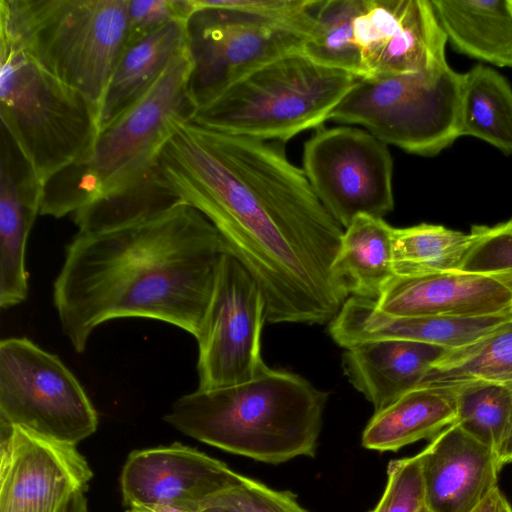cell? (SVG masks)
Returning a JSON list of instances; mask_svg holds the SVG:
<instances>
[{"instance_id": "484cf974", "label": "cell", "mask_w": 512, "mask_h": 512, "mask_svg": "<svg viewBox=\"0 0 512 512\" xmlns=\"http://www.w3.org/2000/svg\"><path fill=\"white\" fill-rule=\"evenodd\" d=\"M472 383L512 386V318L476 341L448 350L433 363L421 385Z\"/></svg>"}, {"instance_id": "9c48e42d", "label": "cell", "mask_w": 512, "mask_h": 512, "mask_svg": "<svg viewBox=\"0 0 512 512\" xmlns=\"http://www.w3.org/2000/svg\"><path fill=\"white\" fill-rule=\"evenodd\" d=\"M0 424L77 445L98 426L84 388L61 359L26 337L0 342Z\"/></svg>"}, {"instance_id": "6da1fadb", "label": "cell", "mask_w": 512, "mask_h": 512, "mask_svg": "<svg viewBox=\"0 0 512 512\" xmlns=\"http://www.w3.org/2000/svg\"><path fill=\"white\" fill-rule=\"evenodd\" d=\"M156 170L178 200L211 221L256 280L266 322L335 318L348 298L331 268L344 230L280 148L182 120Z\"/></svg>"}, {"instance_id": "e0dca14e", "label": "cell", "mask_w": 512, "mask_h": 512, "mask_svg": "<svg viewBox=\"0 0 512 512\" xmlns=\"http://www.w3.org/2000/svg\"><path fill=\"white\" fill-rule=\"evenodd\" d=\"M425 505L430 512H472L497 487V455L456 423L421 452Z\"/></svg>"}, {"instance_id": "d6986e66", "label": "cell", "mask_w": 512, "mask_h": 512, "mask_svg": "<svg viewBox=\"0 0 512 512\" xmlns=\"http://www.w3.org/2000/svg\"><path fill=\"white\" fill-rule=\"evenodd\" d=\"M0 152V306L28 296L26 245L40 214L44 185L2 128Z\"/></svg>"}, {"instance_id": "5bb4252c", "label": "cell", "mask_w": 512, "mask_h": 512, "mask_svg": "<svg viewBox=\"0 0 512 512\" xmlns=\"http://www.w3.org/2000/svg\"><path fill=\"white\" fill-rule=\"evenodd\" d=\"M0 512H60L93 476L76 445L0 424Z\"/></svg>"}, {"instance_id": "7c38bea8", "label": "cell", "mask_w": 512, "mask_h": 512, "mask_svg": "<svg viewBox=\"0 0 512 512\" xmlns=\"http://www.w3.org/2000/svg\"><path fill=\"white\" fill-rule=\"evenodd\" d=\"M186 29L188 93L195 109L263 65L303 52L308 38L247 12L213 7H195Z\"/></svg>"}, {"instance_id": "60d3db41", "label": "cell", "mask_w": 512, "mask_h": 512, "mask_svg": "<svg viewBox=\"0 0 512 512\" xmlns=\"http://www.w3.org/2000/svg\"><path fill=\"white\" fill-rule=\"evenodd\" d=\"M496 512H512V507H511V505L509 504L508 500L506 499V497L503 495L502 492H501L500 497H499V501H498V506H497V511Z\"/></svg>"}, {"instance_id": "603a6c76", "label": "cell", "mask_w": 512, "mask_h": 512, "mask_svg": "<svg viewBox=\"0 0 512 512\" xmlns=\"http://www.w3.org/2000/svg\"><path fill=\"white\" fill-rule=\"evenodd\" d=\"M454 50L512 69L511 0H431Z\"/></svg>"}, {"instance_id": "b9f144b4", "label": "cell", "mask_w": 512, "mask_h": 512, "mask_svg": "<svg viewBox=\"0 0 512 512\" xmlns=\"http://www.w3.org/2000/svg\"><path fill=\"white\" fill-rule=\"evenodd\" d=\"M418 512H430V510L424 503V505L418 510Z\"/></svg>"}, {"instance_id": "836d02e7", "label": "cell", "mask_w": 512, "mask_h": 512, "mask_svg": "<svg viewBox=\"0 0 512 512\" xmlns=\"http://www.w3.org/2000/svg\"><path fill=\"white\" fill-rule=\"evenodd\" d=\"M126 46L173 21H188L195 12L193 0H127Z\"/></svg>"}, {"instance_id": "44dd1931", "label": "cell", "mask_w": 512, "mask_h": 512, "mask_svg": "<svg viewBox=\"0 0 512 512\" xmlns=\"http://www.w3.org/2000/svg\"><path fill=\"white\" fill-rule=\"evenodd\" d=\"M186 23L173 21L125 47L99 108L98 131L137 103L168 64L187 49Z\"/></svg>"}, {"instance_id": "d4e9b609", "label": "cell", "mask_w": 512, "mask_h": 512, "mask_svg": "<svg viewBox=\"0 0 512 512\" xmlns=\"http://www.w3.org/2000/svg\"><path fill=\"white\" fill-rule=\"evenodd\" d=\"M458 134L512 155V86L494 68L477 64L463 73Z\"/></svg>"}, {"instance_id": "ac0fdd59", "label": "cell", "mask_w": 512, "mask_h": 512, "mask_svg": "<svg viewBox=\"0 0 512 512\" xmlns=\"http://www.w3.org/2000/svg\"><path fill=\"white\" fill-rule=\"evenodd\" d=\"M512 318V312L483 317L391 316L379 311L375 300L350 296L330 321L328 331L344 349L357 344L405 339L447 350L466 346Z\"/></svg>"}, {"instance_id": "30bf717a", "label": "cell", "mask_w": 512, "mask_h": 512, "mask_svg": "<svg viewBox=\"0 0 512 512\" xmlns=\"http://www.w3.org/2000/svg\"><path fill=\"white\" fill-rule=\"evenodd\" d=\"M302 164L314 193L342 228L358 215L383 218L394 209L391 153L365 129L318 128L304 144Z\"/></svg>"}, {"instance_id": "3957f363", "label": "cell", "mask_w": 512, "mask_h": 512, "mask_svg": "<svg viewBox=\"0 0 512 512\" xmlns=\"http://www.w3.org/2000/svg\"><path fill=\"white\" fill-rule=\"evenodd\" d=\"M328 392L266 367L251 381L179 397L164 420L219 449L279 464L315 455Z\"/></svg>"}, {"instance_id": "5b68a950", "label": "cell", "mask_w": 512, "mask_h": 512, "mask_svg": "<svg viewBox=\"0 0 512 512\" xmlns=\"http://www.w3.org/2000/svg\"><path fill=\"white\" fill-rule=\"evenodd\" d=\"M0 28L99 108L126 47L127 0H0Z\"/></svg>"}, {"instance_id": "e575fe53", "label": "cell", "mask_w": 512, "mask_h": 512, "mask_svg": "<svg viewBox=\"0 0 512 512\" xmlns=\"http://www.w3.org/2000/svg\"><path fill=\"white\" fill-rule=\"evenodd\" d=\"M242 481L256 512H308L288 491L274 490L246 476H242Z\"/></svg>"}, {"instance_id": "1f68e13d", "label": "cell", "mask_w": 512, "mask_h": 512, "mask_svg": "<svg viewBox=\"0 0 512 512\" xmlns=\"http://www.w3.org/2000/svg\"><path fill=\"white\" fill-rule=\"evenodd\" d=\"M425 503L421 453L392 460L384 493L369 512H418Z\"/></svg>"}, {"instance_id": "d6a6232c", "label": "cell", "mask_w": 512, "mask_h": 512, "mask_svg": "<svg viewBox=\"0 0 512 512\" xmlns=\"http://www.w3.org/2000/svg\"><path fill=\"white\" fill-rule=\"evenodd\" d=\"M473 244L461 271L496 273L512 270V219L494 226L473 225Z\"/></svg>"}, {"instance_id": "2e32d148", "label": "cell", "mask_w": 512, "mask_h": 512, "mask_svg": "<svg viewBox=\"0 0 512 512\" xmlns=\"http://www.w3.org/2000/svg\"><path fill=\"white\" fill-rule=\"evenodd\" d=\"M379 311L400 317H483L512 312V270H461L394 275L375 301Z\"/></svg>"}, {"instance_id": "f1b7e54d", "label": "cell", "mask_w": 512, "mask_h": 512, "mask_svg": "<svg viewBox=\"0 0 512 512\" xmlns=\"http://www.w3.org/2000/svg\"><path fill=\"white\" fill-rule=\"evenodd\" d=\"M358 5L359 0H320L303 53L320 65L361 79V62L353 37Z\"/></svg>"}, {"instance_id": "f546056e", "label": "cell", "mask_w": 512, "mask_h": 512, "mask_svg": "<svg viewBox=\"0 0 512 512\" xmlns=\"http://www.w3.org/2000/svg\"><path fill=\"white\" fill-rule=\"evenodd\" d=\"M452 387L456 400L454 423L497 455L512 417V386L472 383Z\"/></svg>"}, {"instance_id": "4316f807", "label": "cell", "mask_w": 512, "mask_h": 512, "mask_svg": "<svg viewBox=\"0 0 512 512\" xmlns=\"http://www.w3.org/2000/svg\"><path fill=\"white\" fill-rule=\"evenodd\" d=\"M473 241L471 231L465 233L437 224L394 228V275L417 276L459 270Z\"/></svg>"}, {"instance_id": "7bdbcfd3", "label": "cell", "mask_w": 512, "mask_h": 512, "mask_svg": "<svg viewBox=\"0 0 512 512\" xmlns=\"http://www.w3.org/2000/svg\"><path fill=\"white\" fill-rule=\"evenodd\" d=\"M511 6H512V0H511Z\"/></svg>"}, {"instance_id": "74e56055", "label": "cell", "mask_w": 512, "mask_h": 512, "mask_svg": "<svg viewBox=\"0 0 512 512\" xmlns=\"http://www.w3.org/2000/svg\"><path fill=\"white\" fill-rule=\"evenodd\" d=\"M85 492L79 491L72 496L60 512H89Z\"/></svg>"}, {"instance_id": "7402d4cb", "label": "cell", "mask_w": 512, "mask_h": 512, "mask_svg": "<svg viewBox=\"0 0 512 512\" xmlns=\"http://www.w3.org/2000/svg\"><path fill=\"white\" fill-rule=\"evenodd\" d=\"M456 419L453 387L421 385L374 412L362 434L366 449L398 451L421 439H433Z\"/></svg>"}, {"instance_id": "8d00e7d4", "label": "cell", "mask_w": 512, "mask_h": 512, "mask_svg": "<svg viewBox=\"0 0 512 512\" xmlns=\"http://www.w3.org/2000/svg\"><path fill=\"white\" fill-rule=\"evenodd\" d=\"M497 459L501 467L512 462V417L506 437L497 453Z\"/></svg>"}, {"instance_id": "52a82bcc", "label": "cell", "mask_w": 512, "mask_h": 512, "mask_svg": "<svg viewBox=\"0 0 512 512\" xmlns=\"http://www.w3.org/2000/svg\"><path fill=\"white\" fill-rule=\"evenodd\" d=\"M2 128L44 185L82 162L98 135V109L40 67L0 28Z\"/></svg>"}, {"instance_id": "9a60e30c", "label": "cell", "mask_w": 512, "mask_h": 512, "mask_svg": "<svg viewBox=\"0 0 512 512\" xmlns=\"http://www.w3.org/2000/svg\"><path fill=\"white\" fill-rule=\"evenodd\" d=\"M241 474L196 449L170 446L133 451L121 474L127 508H171L198 512L210 497L242 485Z\"/></svg>"}, {"instance_id": "ffe728a7", "label": "cell", "mask_w": 512, "mask_h": 512, "mask_svg": "<svg viewBox=\"0 0 512 512\" xmlns=\"http://www.w3.org/2000/svg\"><path fill=\"white\" fill-rule=\"evenodd\" d=\"M447 351L414 340H374L345 349L342 368L348 381L378 412L420 386L433 363Z\"/></svg>"}, {"instance_id": "4dcf8cb0", "label": "cell", "mask_w": 512, "mask_h": 512, "mask_svg": "<svg viewBox=\"0 0 512 512\" xmlns=\"http://www.w3.org/2000/svg\"><path fill=\"white\" fill-rule=\"evenodd\" d=\"M320 0H193L195 7L239 10L279 28L309 37Z\"/></svg>"}, {"instance_id": "ba28073f", "label": "cell", "mask_w": 512, "mask_h": 512, "mask_svg": "<svg viewBox=\"0 0 512 512\" xmlns=\"http://www.w3.org/2000/svg\"><path fill=\"white\" fill-rule=\"evenodd\" d=\"M463 73L430 70L358 79L329 120L362 126L387 145L431 157L459 138Z\"/></svg>"}, {"instance_id": "cb8c5ba5", "label": "cell", "mask_w": 512, "mask_h": 512, "mask_svg": "<svg viewBox=\"0 0 512 512\" xmlns=\"http://www.w3.org/2000/svg\"><path fill=\"white\" fill-rule=\"evenodd\" d=\"M383 218L356 216L345 228L332 263V273L345 294L377 300L394 276L392 234Z\"/></svg>"}, {"instance_id": "ab89813d", "label": "cell", "mask_w": 512, "mask_h": 512, "mask_svg": "<svg viewBox=\"0 0 512 512\" xmlns=\"http://www.w3.org/2000/svg\"><path fill=\"white\" fill-rule=\"evenodd\" d=\"M126 512H183L171 508H146V507H130Z\"/></svg>"}, {"instance_id": "277c9868", "label": "cell", "mask_w": 512, "mask_h": 512, "mask_svg": "<svg viewBox=\"0 0 512 512\" xmlns=\"http://www.w3.org/2000/svg\"><path fill=\"white\" fill-rule=\"evenodd\" d=\"M188 48L166 67L147 93L98 132L88 156L44 184L40 215L61 218L148 176L176 130L195 110L188 93Z\"/></svg>"}, {"instance_id": "f35d334b", "label": "cell", "mask_w": 512, "mask_h": 512, "mask_svg": "<svg viewBox=\"0 0 512 512\" xmlns=\"http://www.w3.org/2000/svg\"><path fill=\"white\" fill-rule=\"evenodd\" d=\"M501 491L495 487L472 512H496Z\"/></svg>"}, {"instance_id": "83f0119b", "label": "cell", "mask_w": 512, "mask_h": 512, "mask_svg": "<svg viewBox=\"0 0 512 512\" xmlns=\"http://www.w3.org/2000/svg\"><path fill=\"white\" fill-rule=\"evenodd\" d=\"M178 202L160 182L155 167L138 184L82 207L73 220L80 232L101 231L159 213Z\"/></svg>"}, {"instance_id": "8fae6325", "label": "cell", "mask_w": 512, "mask_h": 512, "mask_svg": "<svg viewBox=\"0 0 512 512\" xmlns=\"http://www.w3.org/2000/svg\"><path fill=\"white\" fill-rule=\"evenodd\" d=\"M265 322L266 300L262 289L236 257L225 253L195 338L197 389L224 388L256 378L267 367L261 353Z\"/></svg>"}, {"instance_id": "7a4b0ae2", "label": "cell", "mask_w": 512, "mask_h": 512, "mask_svg": "<svg viewBox=\"0 0 512 512\" xmlns=\"http://www.w3.org/2000/svg\"><path fill=\"white\" fill-rule=\"evenodd\" d=\"M225 253L217 228L182 201L122 226L78 231L53 283L62 332L77 353L119 318L163 321L196 338Z\"/></svg>"}, {"instance_id": "d590c367", "label": "cell", "mask_w": 512, "mask_h": 512, "mask_svg": "<svg viewBox=\"0 0 512 512\" xmlns=\"http://www.w3.org/2000/svg\"><path fill=\"white\" fill-rule=\"evenodd\" d=\"M198 512H256L242 485L224 490L206 500Z\"/></svg>"}, {"instance_id": "8992f818", "label": "cell", "mask_w": 512, "mask_h": 512, "mask_svg": "<svg viewBox=\"0 0 512 512\" xmlns=\"http://www.w3.org/2000/svg\"><path fill=\"white\" fill-rule=\"evenodd\" d=\"M357 80L303 52L292 53L239 79L196 108L188 121L221 133L285 142L320 128Z\"/></svg>"}, {"instance_id": "4fadbf2b", "label": "cell", "mask_w": 512, "mask_h": 512, "mask_svg": "<svg viewBox=\"0 0 512 512\" xmlns=\"http://www.w3.org/2000/svg\"><path fill=\"white\" fill-rule=\"evenodd\" d=\"M362 77L416 73L447 64V37L430 0H359L353 20Z\"/></svg>"}]
</instances>
